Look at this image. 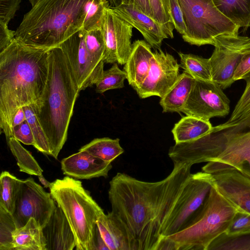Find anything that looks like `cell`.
<instances>
[{"label":"cell","mask_w":250,"mask_h":250,"mask_svg":"<svg viewBox=\"0 0 250 250\" xmlns=\"http://www.w3.org/2000/svg\"><path fill=\"white\" fill-rule=\"evenodd\" d=\"M79 150L86 151L92 155L109 163L124 152L119 138L113 139L107 137L94 139Z\"/></svg>","instance_id":"obj_26"},{"label":"cell","mask_w":250,"mask_h":250,"mask_svg":"<svg viewBox=\"0 0 250 250\" xmlns=\"http://www.w3.org/2000/svg\"><path fill=\"white\" fill-rule=\"evenodd\" d=\"M250 230V214L237 211L226 231L232 234Z\"/></svg>","instance_id":"obj_38"},{"label":"cell","mask_w":250,"mask_h":250,"mask_svg":"<svg viewBox=\"0 0 250 250\" xmlns=\"http://www.w3.org/2000/svg\"><path fill=\"white\" fill-rule=\"evenodd\" d=\"M177 250L175 242L167 236H164L159 242L156 250Z\"/></svg>","instance_id":"obj_46"},{"label":"cell","mask_w":250,"mask_h":250,"mask_svg":"<svg viewBox=\"0 0 250 250\" xmlns=\"http://www.w3.org/2000/svg\"><path fill=\"white\" fill-rule=\"evenodd\" d=\"M38 178L39 179V181L43 185L44 188H50L52 183L49 182L47 180L45 179V178L44 177L43 175H40L38 176Z\"/></svg>","instance_id":"obj_48"},{"label":"cell","mask_w":250,"mask_h":250,"mask_svg":"<svg viewBox=\"0 0 250 250\" xmlns=\"http://www.w3.org/2000/svg\"><path fill=\"white\" fill-rule=\"evenodd\" d=\"M50 193L46 192L33 178L21 180L12 215L16 228L24 226L31 218L42 228L57 207Z\"/></svg>","instance_id":"obj_10"},{"label":"cell","mask_w":250,"mask_h":250,"mask_svg":"<svg viewBox=\"0 0 250 250\" xmlns=\"http://www.w3.org/2000/svg\"><path fill=\"white\" fill-rule=\"evenodd\" d=\"M191 167L174 164L170 174L156 182L118 172L109 182L111 212L122 221L133 250H156L167 222L191 174Z\"/></svg>","instance_id":"obj_1"},{"label":"cell","mask_w":250,"mask_h":250,"mask_svg":"<svg viewBox=\"0 0 250 250\" xmlns=\"http://www.w3.org/2000/svg\"><path fill=\"white\" fill-rule=\"evenodd\" d=\"M212 175L204 171L191 173L167 222L163 236L187 229L213 185Z\"/></svg>","instance_id":"obj_9"},{"label":"cell","mask_w":250,"mask_h":250,"mask_svg":"<svg viewBox=\"0 0 250 250\" xmlns=\"http://www.w3.org/2000/svg\"><path fill=\"white\" fill-rule=\"evenodd\" d=\"M15 34V31L10 30L8 24L0 21V52L11 43Z\"/></svg>","instance_id":"obj_44"},{"label":"cell","mask_w":250,"mask_h":250,"mask_svg":"<svg viewBox=\"0 0 250 250\" xmlns=\"http://www.w3.org/2000/svg\"><path fill=\"white\" fill-rule=\"evenodd\" d=\"M246 85L228 123H237L250 116V75L245 79Z\"/></svg>","instance_id":"obj_36"},{"label":"cell","mask_w":250,"mask_h":250,"mask_svg":"<svg viewBox=\"0 0 250 250\" xmlns=\"http://www.w3.org/2000/svg\"><path fill=\"white\" fill-rule=\"evenodd\" d=\"M250 75V51L246 53L242 58L237 66L233 76L234 82L242 79L245 80Z\"/></svg>","instance_id":"obj_42"},{"label":"cell","mask_w":250,"mask_h":250,"mask_svg":"<svg viewBox=\"0 0 250 250\" xmlns=\"http://www.w3.org/2000/svg\"><path fill=\"white\" fill-rule=\"evenodd\" d=\"M48 62V75L43 93L39 104L31 106L47 137L50 155L57 159L67 140L80 90L61 47L49 50Z\"/></svg>","instance_id":"obj_3"},{"label":"cell","mask_w":250,"mask_h":250,"mask_svg":"<svg viewBox=\"0 0 250 250\" xmlns=\"http://www.w3.org/2000/svg\"><path fill=\"white\" fill-rule=\"evenodd\" d=\"M223 89L213 81L195 80L181 112L207 121L228 115L230 101Z\"/></svg>","instance_id":"obj_12"},{"label":"cell","mask_w":250,"mask_h":250,"mask_svg":"<svg viewBox=\"0 0 250 250\" xmlns=\"http://www.w3.org/2000/svg\"><path fill=\"white\" fill-rule=\"evenodd\" d=\"M84 40L86 49L93 61L104 67L105 45L101 28L85 31Z\"/></svg>","instance_id":"obj_32"},{"label":"cell","mask_w":250,"mask_h":250,"mask_svg":"<svg viewBox=\"0 0 250 250\" xmlns=\"http://www.w3.org/2000/svg\"><path fill=\"white\" fill-rule=\"evenodd\" d=\"M22 108L25 113L26 120L33 133L35 144L34 147L41 152L50 155L47 137L32 107L30 105H27Z\"/></svg>","instance_id":"obj_33"},{"label":"cell","mask_w":250,"mask_h":250,"mask_svg":"<svg viewBox=\"0 0 250 250\" xmlns=\"http://www.w3.org/2000/svg\"><path fill=\"white\" fill-rule=\"evenodd\" d=\"M213 185L237 211L250 214V178L236 170L211 174Z\"/></svg>","instance_id":"obj_16"},{"label":"cell","mask_w":250,"mask_h":250,"mask_svg":"<svg viewBox=\"0 0 250 250\" xmlns=\"http://www.w3.org/2000/svg\"><path fill=\"white\" fill-rule=\"evenodd\" d=\"M88 250H109L102 236L97 223L93 229Z\"/></svg>","instance_id":"obj_43"},{"label":"cell","mask_w":250,"mask_h":250,"mask_svg":"<svg viewBox=\"0 0 250 250\" xmlns=\"http://www.w3.org/2000/svg\"><path fill=\"white\" fill-rule=\"evenodd\" d=\"M108 1L111 7L117 6L122 4L121 0H108Z\"/></svg>","instance_id":"obj_49"},{"label":"cell","mask_w":250,"mask_h":250,"mask_svg":"<svg viewBox=\"0 0 250 250\" xmlns=\"http://www.w3.org/2000/svg\"><path fill=\"white\" fill-rule=\"evenodd\" d=\"M221 139V150L202 168L213 174L236 170L250 178V116L237 123L218 125Z\"/></svg>","instance_id":"obj_8"},{"label":"cell","mask_w":250,"mask_h":250,"mask_svg":"<svg viewBox=\"0 0 250 250\" xmlns=\"http://www.w3.org/2000/svg\"><path fill=\"white\" fill-rule=\"evenodd\" d=\"M217 8L240 28L250 27V0H212Z\"/></svg>","instance_id":"obj_25"},{"label":"cell","mask_w":250,"mask_h":250,"mask_svg":"<svg viewBox=\"0 0 250 250\" xmlns=\"http://www.w3.org/2000/svg\"><path fill=\"white\" fill-rule=\"evenodd\" d=\"M11 250H46L42 228L34 219L13 231Z\"/></svg>","instance_id":"obj_22"},{"label":"cell","mask_w":250,"mask_h":250,"mask_svg":"<svg viewBox=\"0 0 250 250\" xmlns=\"http://www.w3.org/2000/svg\"><path fill=\"white\" fill-rule=\"evenodd\" d=\"M41 0H28L29 2L32 5V7L35 5L38 2H39Z\"/></svg>","instance_id":"obj_50"},{"label":"cell","mask_w":250,"mask_h":250,"mask_svg":"<svg viewBox=\"0 0 250 250\" xmlns=\"http://www.w3.org/2000/svg\"><path fill=\"white\" fill-rule=\"evenodd\" d=\"M90 0H41L24 15L15 38L34 47H57L82 29Z\"/></svg>","instance_id":"obj_4"},{"label":"cell","mask_w":250,"mask_h":250,"mask_svg":"<svg viewBox=\"0 0 250 250\" xmlns=\"http://www.w3.org/2000/svg\"><path fill=\"white\" fill-rule=\"evenodd\" d=\"M22 0H0V21L7 24L14 18Z\"/></svg>","instance_id":"obj_40"},{"label":"cell","mask_w":250,"mask_h":250,"mask_svg":"<svg viewBox=\"0 0 250 250\" xmlns=\"http://www.w3.org/2000/svg\"><path fill=\"white\" fill-rule=\"evenodd\" d=\"M207 250H250V230L228 234L217 237Z\"/></svg>","instance_id":"obj_30"},{"label":"cell","mask_w":250,"mask_h":250,"mask_svg":"<svg viewBox=\"0 0 250 250\" xmlns=\"http://www.w3.org/2000/svg\"><path fill=\"white\" fill-rule=\"evenodd\" d=\"M149 2L152 18L164 27L168 38H173L175 28L169 15L168 0H149Z\"/></svg>","instance_id":"obj_35"},{"label":"cell","mask_w":250,"mask_h":250,"mask_svg":"<svg viewBox=\"0 0 250 250\" xmlns=\"http://www.w3.org/2000/svg\"><path fill=\"white\" fill-rule=\"evenodd\" d=\"M50 49L28 45L14 38L0 52V129L7 142L18 109L40 102L46 84Z\"/></svg>","instance_id":"obj_2"},{"label":"cell","mask_w":250,"mask_h":250,"mask_svg":"<svg viewBox=\"0 0 250 250\" xmlns=\"http://www.w3.org/2000/svg\"><path fill=\"white\" fill-rule=\"evenodd\" d=\"M151 46L144 40H137L132 43L131 52L124 70L129 85L136 90L146 77L153 56Z\"/></svg>","instance_id":"obj_20"},{"label":"cell","mask_w":250,"mask_h":250,"mask_svg":"<svg viewBox=\"0 0 250 250\" xmlns=\"http://www.w3.org/2000/svg\"><path fill=\"white\" fill-rule=\"evenodd\" d=\"M237 211L213 185L188 227L167 237L175 242L177 250H207L226 232Z\"/></svg>","instance_id":"obj_5"},{"label":"cell","mask_w":250,"mask_h":250,"mask_svg":"<svg viewBox=\"0 0 250 250\" xmlns=\"http://www.w3.org/2000/svg\"><path fill=\"white\" fill-rule=\"evenodd\" d=\"M109 6L107 0H91L86 8L82 29L87 31L101 28L105 9Z\"/></svg>","instance_id":"obj_34"},{"label":"cell","mask_w":250,"mask_h":250,"mask_svg":"<svg viewBox=\"0 0 250 250\" xmlns=\"http://www.w3.org/2000/svg\"><path fill=\"white\" fill-rule=\"evenodd\" d=\"M42 230L46 250H72L76 247L75 236L65 215L58 206Z\"/></svg>","instance_id":"obj_19"},{"label":"cell","mask_w":250,"mask_h":250,"mask_svg":"<svg viewBox=\"0 0 250 250\" xmlns=\"http://www.w3.org/2000/svg\"><path fill=\"white\" fill-rule=\"evenodd\" d=\"M26 120V116L25 115L24 111L22 107H21L18 109L15 115H14L12 123V127H13L20 125Z\"/></svg>","instance_id":"obj_47"},{"label":"cell","mask_w":250,"mask_h":250,"mask_svg":"<svg viewBox=\"0 0 250 250\" xmlns=\"http://www.w3.org/2000/svg\"><path fill=\"white\" fill-rule=\"evenodd\" d=\"M186 26L183 40L191 45H212L216 38L238 33L240 27L223 15L212 0H178Z\"/></svg>","instance_id":"obj_7"},{"label":"cell","mask_w":250,"mask_h":250,"mask_svg":"<svg viewBox=\"0 0 250 250\" xmlns=\"http://www.w3.org/2000/svg\"><path fill=\"white\" fill-rule=\"evenodd\" d=\"M13 137L26 145L35 146V140L30 126L25 120L23 122L12 129Z\"/></svg>","instance_id":"obj_41"},{"label":"cell","mask_w":250,"mask_h":250,"mask_svg":"<svg viewBox=\"0 0 250 250\" xmlns=\"http://www.w3.org/2000/svg\"><path fill=\"white\" fill-rule=\"evenodd\" d=\"M109 250H133L131 238L120 219L111 211L96 222Z\"/></svg>","instance_id":"obj_21"},{"label":"cell","mask_w":250,"mask_h":250,"mask_svg":"<svg viewBox=\"0 0 250 250\" xmlns=\"http://www.w3.org/2000/svg\"><path fill=\"white\" fill-rule=\"evenodd\" d=\"M84 34L85 30L81 29L58 46L66 57L80 91L95 84L104 71V67L98 65L88 53Z\"/></svg>","instance_id":"obj_13"},{"label":"cell","mask_w":250,"mask_h":250,"mask_svg":"<svg viewBox=\"0 0 250 250\" xmlns=\"http://www.w3.org/2000/svg\"><path fill=\"white\" fill-rule=\"evenodd\" d=\"M195 79L184 71L176 82L162 98L160 104L163 112H181L189 96Z\"/></svg>","instance_id":"obj_23"},{"label":"cell","mask_w":250,"mask_h":250,"mask_svg":"<svg viewBox=\"0 0 250 250\" xmlns=\"http://www.w3.org/2000/svg\"><path fill=\"white\" fill-rule=\"evenodd\" d=\"M111 7L119 17L137 29L153 48L160 49L163 40L168 38L160 23L133 5L121 4Z\"/></svg>","instance_id":"obj_17"},{"label":"cell","mask_w":250,"mask_h":250,"mask_svg":"<svg viewBox=\"0 0 250 250\" xmlns=\"http://www.w3.org/2000/svg\"><path fill=\"white\" fill-rule=\"evenodd\" d=\"M180 66L195 80L213 81L209 59L191 54L179 52Z\"/></svg>","instance_id":"obj_27"},{"label":"cell","mask_w":250,"mask_h":250,"mask_svg":"<svg viewBox=\"0 0 250 250\" xmlns=\"http://www.w3.org/2000/svg\"><path fill=\"white\" fill-rule=\"evenodd\" d=\"M212 126L209 121L187 115L175 124L171 130L175 143L196 140L207 133Z\"/></svg>","instance_id":"obj_24"},{"label":"cell","mask_w":250,"mask_h":250,"mask_svg":"<svg viewBox=\"0 0 250 250\" xmlns=\"http://www.w3.org/2000/svg\"><path fill=\"white\" fill-rule=\"evenodd\" d=\"M180 67L172 55L156 49L146 77L135 90L138 96L142 99L163 97L178 79Z\"/></svg>","instance_id":"obj_15"},{"label":"cell","mask_w":250,"mask_h":250,"mask_svg":"<svg viewBox=\"0 0 250 250\" xmlns=\"http://www.w3.org/2000/svg\"><path fill=\"white\" fill-rule=\"evenodd\" d=\"M121 1L122 4L133 5L141 12L152 18L149 0H121Z\"/></svg>","instance_id":"obj_45"},{"label":"cell","mask_w":250,"mask_h":250,"mask_svg":"<svg viewBox=\"0 0 250 250\" xmlns=\"http://www.w3.org/2000/svg\"><path fill=\"white\" fill-rule=\"evenodd\" d=\"M133 28L110 6L105 9L101 24L105 45L104 63L125 64L132 50Z\"/></svg>","instance_id":"obj_14"},{"label":"cell","mask_w":250,"mask_h":250,"mask_svg":"<svg viewBox=\"0 0 250 250\" xmlns=\"http://www.w3.org/2000/svg\"><path fill=\"white\" fill-rule=\"evenodd\" d=\"M125 79H127L126 73L115 62L109 69L104 71L96 83V92L102 94L108 90L123 88Z\"/></svg>","instance_id":"obj_31"},{"label":"cell","mask_w":250,"mask_h":250,"mask_svg":"<svg viewBox=\"0 0 250 250\" xmlns=\"http://www.w3.org/2000/svg\"><path fill=\"white\" fill-rule=\"evenodd\" d=\"M63 173L79 179L108 177L111 163L97 158L86 151L79 150L61 161Z\"/></svg>","instance_id":"obj_18"},{"label":"cell","mask_w":250,"mask_h":250,"mask_svg":"<svg viewBox=\"0 0 250 250\" xmlns=\"http://www.w3.org/2000/svg\"><path fill=\"white\" fill-rule=\"evenodd\" d=\"M0 250H11L12 233L16 229L12 215L0 208Z\"/></svg>","instance_id":"obj_37"},{"label":"cell","mask_w":250,"mask_h":250,"mask_svg":"<svg viewBox=\"0 0 250 250\" xmlns=\"http://www.w3.org/2000/svg\"><path fill=\"white\" fill-rule=\"evenodd\" d=\"M8 146L17 161L21 172L37 176L42 175L43 170L31 154L14 137L7 142Z\"/></svg>","instance_id":"obj_29"},{"label":"cell","mask_w":250,"mask_h":250,"mask_svg":"<svg viewBox=\"0 0 250 250\" xmlns=\"http://www.w3.org/2000/svg\"><path fill=\"white\" fill-rule=\"evenodd\" d=\"M49 189L75 236L76 249L88 250L93 229L104 213V210L84 188L82 182L71 177L56 180Z\"/></svg>","instance_id":"obj_6"},{"label":"cell","mask_w":250,"mask_h":250,"mask_svg":"<svg viewBox=\"0 0 250 250\" xmlns=\"http://www.w3.org/2000/svg\"><path fill=\"white\" fill-rule=\"evenodd\" d=\"M209 58L213 82L223 89L233 83L234 71L243 56L250 51V38L236 34L217 36Z\"/></svg>","instance_id":"obj_11"},{"label":"cell","mask_w":250,"mask_h":250,"mask_svg":"<svg viewBox=\"0 0 250 250\" xmlns=\"http://www.w3.org/2000/svg\"><path fill=\"white\" fill-rule=\"evenodd\" d=\"M21 179L8 171H2L0 177V208L12 215Z\"/></svg>","instance_id":"obj_28"},{"label":"cell","mask_w":250,"mask_h":250,"mask_svg":"<svg viewBox=\"0 0 250 250\" xmlns=\"http://www.w3.org/2000/svg\"><path fill=\"white\" fill-rule=\"evenodd\" d=\"M169 12L171 21L176 31L182 35L186 31L183 14L178 0H168Z\"/></svg>","instance_id":"obj_39"}]
</instances>
